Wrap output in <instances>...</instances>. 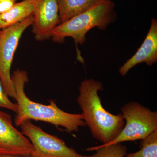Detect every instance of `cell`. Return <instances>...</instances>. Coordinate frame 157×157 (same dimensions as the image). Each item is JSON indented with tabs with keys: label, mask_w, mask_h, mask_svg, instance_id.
<instances>
[{
	"label": "cell",
	"mask_w": 157,
	"mask_h": 157,
	"mask_svg": "<svg viewBox=\"0 0 157 157\" xmlns=\"http://www.w3.org/2000/svg\"><path fill=\"white\" fill-rule=\"evenodd\" d=\"M1 32H2V30H0V36H1Z\"/></svg>",
	"instance_id": "ac0fdd59"
},
{
	"label": "cell",
	"mask_w": 157,
	"mask_h": 157,
	"mask_svg": "<svg viewBox=\"0 0 157 157\" xmlns=\"http://www.w3.org/2000/svg\"><path fill=\"white\" fill-rule=\"evenodd\" d=\"M101 0H57L61 23L83 13Z\"/></svg>",
	"instance_id": "8fae6325"
},
{
	"label": "cell",
	"mask_w": 157,
	"mask_h": 157,
	"mask_svg": "<svg viewBox=\"0 0 157 157\" xmlns=\"http://www.w3.org/2000/svg\"><path fill=\"white\" fill-rule=\"evenodd\" d=\"M157 62V20H151V25L146 38L136 53L123 66L120 67L119 73L124 76L132 68L136 65L145 63L151 66Z\"/></svg>",
	"instance_id": "9c48e42d"
},
{
	"label": "cell",
	"mask_w": 157,
	"mask_h": 157,
	"mask_svg": "<svg viewBox=\"0 0 157 157\" xmlns=\"http://www.w3.org/2000/svg\"><path fill=\"white\" fill-rule=\"evenodd\" d=\"M29 157H39L36 155H32L30 156Z\"/></svg>",
	"instance_id": "e0dca14e"
},
{
	"label": "cell",
	"mask_w": 157,
	"mask_h": 157,
	"mask_svg": "<svg viewBox=\"0 0 157 157\" xmlns=\"http://www.w3.org/2000/svg\"><path fill=\"white\" fill-rule=\"evenodd\" d=\"M0 157H25L23 156L12 155H0Z\"/></svg>",
	"instance_id": "2e32d148"
},
{
	"label": "cell",
	"mask_w": 157,
	"mask_h": 157,
	"mask_svg": "<svg viewBox=\"0 0 157 157\" xmlns=\"http://www.w3.org/2000/svg\"><path fill=\"white\" fill-rule=\"evenodd\" d=\"M105 1H110V0H105Z\"/></svg>",
	"instance_id": "d6986e66"
},
{
	"label": "cell",
	"mask_w": 157,
	"mask_h": 157,
	"mask_svg": "<svg viewBox=\"0 0 157 157\" xmlns=\"http://www.w3.org/2000/svg\"><path fill=\"white\" fill-rule=\"evenodd\" d=\"M18 0H0V15L11 9Z\"/></svg>",
	"instance_id": "9a60e30c"
},
{
	"label": "cell",
	"mask_w": 157,
	"mask_h": 157,
	"mask_svg": "<svg viewBox=\"0 0 157 157\" xmlns=\"http://www.w3.org/2000/svg\"><path fill=\"white\" fill-rule=\"evenodd\" d=\"M138 151L127 154L125 157H157V130L140 141Z\"/></svg>",
	"instance_id": "4fadbf2b"
},
{
	"label": "cell",
	"mask_w": 157,
	"mask_h": 157,
	"mask_svg": "<svg viewBox=\"0 0 157 157\" xmlns=\"http://www.w3.org/2000/svg\"><path fill=\"white\" fill-rule=\"evenodd\" d=\"M34 10L33 0H23L16 2L8 11L0 15V30L28 18L33 15Z\"/></svg>",
	"instance_id": "30bf717a"
},
{
	"label": "cell",
	"mask_w": 157,
	"mask_h": 157,
	"mask_svg": "<svg viewBox=\"0 0 157 157\" xmlns=\"http://www.w3.org/2000/svg\"><path fill=\"white\" fill-rule=\"evenodd\" d=\"M21 133L33 144L35 153L39 157H91L78 153L67 146L63 140L44 132L31 121H27L19 126Z\"/></svg>",
	"instance_id": "8992f818"
},
{
	"label": "cell",
	"mask_w": 157,
	"mask_h": 157,
	"mask_svg": "<svg viewBox=\"0 0 157 157\" xmlns=\"http://www.w3.org/2000/svg\"><path fill=\"white\" fill-rule=\"evenodd\" d=\"M87 151H95L91 157H125L128 154V147L122 143L107 146L92 147L86 149Z\"/></svg>",
	"instance_id": "7c38bea8"
},
{
	"label": "cell",
	"mask_w": 157,
	"mask_h": 157,
	"mask_svg": "<svg viewBox=\"0 0 157 157\" xmlns=\"http://www.w3.org/2000/svg\"><path fill=\"white\" fill-rule=\"evenodd\" d=\"M9 98L0 81V107L6 108L16 113L17 111V104L11 102Z\"/></svg>",
	"instance_id": "5bb4252c"
},
{
	"label": "cell",
	"mask_w": 157,
	"mask_h": 157,
	"mask_svg": "<svg viewBox=\"0 0 157 157\" xmlns=\"http://www.w3.org/2000/svg\"><path fill=\"white\" fill-rule=\"evenodd\" d=\"M33 14L16 24L2 30L0 36V81L8 96L15 100L16 90L11 74L14 53L25 31L32 25Z\"/></svg>",
	"instance_id": "5b68a950"
},
{
	"label": "cell",
	"mask_w": 157,
	"mask_h": 157,
	"mask_svg": "<svg viewBox=\"0 0 157 157\" xmlns=\"http://www.w3.org/2000/svg\"><path fill=\"white\" fill-rule=\"evenodd\" d=\"M34 10L32 32L38 41L52 38V32L61 23L57 0H33Z\"/></svg>",
	"instance_id": "ba28073f"
},
{
	"label": "cell",
	"mask_w": 157,
	"mask_h": 157,
	"mask_svg": "<svg viewBox=\"0 0 157 157\" xmlns=\"http://www.w3.org/2000/svg\"><path fill=\"white\" fill-rule=\"evenodd\" d=\"M34 153L33 144L15 128L11 116L0 110V155L29 157Z\"/></svg>",
	"instance_id": "52a82bcc"
},
{
	"label": "cell",
	"mask_w": 157,
	"mask_h": 157,
	"mask_svg": "<svg viewBox=\"0 0 157 157\" xmlns=\"http://www.w3.org/2000/svg\"><path fill=\"white\" fill-rule=\"evenodd\" d=\"M115 7L111 0H101L87 11L57 26L52 35V41L63 43L67 37H71L76 44L83 45L90 30L97 28L105 30L116 20Z\"/></svg>",
	"instance_id": "3957f363"
},
{
	"label": "cell",
	"mask_w": 157,
	"mask_h": 157,
	"mask_svg": "<svg viewBox=\"0 0 157 157\" xmlns=\"http://www.w3.org/2000/svg\"><path fill=\"white\" fill-rule=\"evenodd\" d=\"M11 78L17 95L15 101L17 111L14 120L16 126L19 127L27 121H42L57 127H63L70 134L86 126L82 114L65 112L58 107L53 100H50L48 105L32 101L25 91V86L29 80L25 70H16L11 75Z\"/></svg>",
	"instance_id": "6da1fadb"
},
{
	"label": "cell",
	"mask_w": 157,
	"mask_h": 157,
	"mask_svg": "<svg viewBox=\"0 0 157 157\" xmlns=\"http://www.w3.org/2000/svg\"><path fill=\"white\" fill-rule=\"evenodd\" d=\"M121 110L126 121L123 129L114 140L101 146L141 140L157 130V111H152L135 101L125 104Z\"/></svg>",
	"instance_id": "277c9868"
},
{
	"label": "cell",
	"mask_w": 157,
	"mask_h": 157,
	"mask_svg": "<svg viewBox=\"0 0 157 157\" xmlns=\"http://www.w3.org/2000/svg\"><path fill=\"white\" fill-rule=\"evenodd\" d=\"M104 90L101 81L86 79L78 88L77 102L82 111L83 120L93 137L106 144L120 134L125 125L121 113L114 115L104 109L98 93Z\"/></svg>",
	"instance_id": "7a4b0ae2"
}]
</instances>
